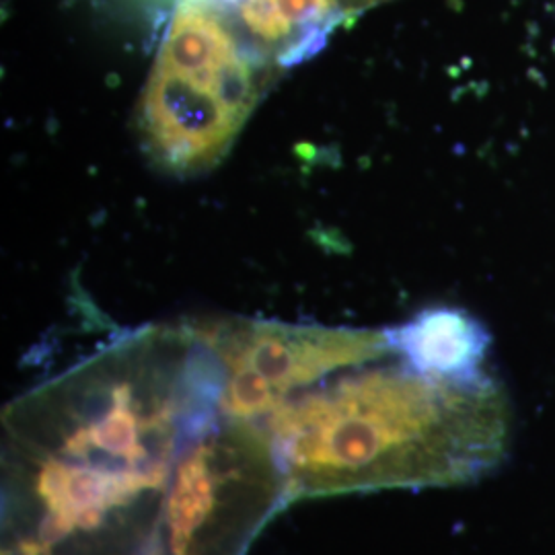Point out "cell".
<instances>
[{
	"instance_id": "obj_1",
	"label": "cell",
	"mask_w": 555,
	"mask_h": 555,
	"mask_svg": "<svg viewBox=\"0 0 555 555\" xmlns=\"http://www.w3.org/2000/svg\"><path fill=\"white\" fill-rule=\"evenodd\" d=\"M199 321L144 325L23 393L2 414L11 555H149L183 449L220 410Z\"/></svg>"
},
{
	"instance_id": "obj_2",
	"label": "cell",
	"mask_w": 555,
	"mask_h": 555,
	"mask_svg": "<svg viewBox=\"0 0 555 555\" xmlns=\"http://www.w3.org/2000/svg\"><path fill=\"white\" fill-rule=\"evenodd\" d=\"M259 422L291 504L469 483L498 467L511 444V405L494 378L465 387L401 362L348 369Z\"/></svg>"
},
{
	"instance_id": "obj_3",
	"label": "cell",
	"mask_w": 555,
	"mask_h": 555,
	"mask_svg": "<svg viewBox=\"0 0 555 555\" xmlns=\"http://www.w3.org/2000/svg\"><path fill=\"white\" fill-rule=\"evenodd\" d=\"M280 73L219 11L178 0L140 93L144 155L178 178L210 171Z\"/></svg>"
},
{
	"instance_id": "obj_4",
	"label": "cell",
	"mask_w": 555,
	"mask_h": 555,
	"mask_svg": "<svg viewBox=\"0 0 555 555\" xmlns=\"http://www.w3.org/2000/svg\"><path fill=\"white\" fill-rule=\"evenodd\" d=\"M274 442L256 420L217 417L179 456L163 502L159 555H247L288 506Z\"/></svg>"
},
{
	"instance_id": "obj_5",
	"label": "cell",
	"mask_w": 555,
	"mask_h": 555,
	"mask_svg": "<svg viewBox=\"0 0 555 555\" xmlns=\"http://www.w3.org/2000/svg\"><path fill=\"white\" fill-rule=\"evenodd\" d=\"M199 325L222 371L220 410L241 420L259 422L327 378L393 357L385 330L243 318Z\"/></svg>"
},
{
	"instance_id": "obj_6",
	"label": "cell",
	"mask_w": 555,
	"mask_h": 555,
	"mask_svg": "<svg viewBox=\"0 0 555 555\" xmlns=\"http://www.w3.org/2000/svg\"><path fill=\"white\" fill-rule=\"evenodd\" d=\"M219 11L278 70L313 59L337 29L389 0H192Z\"/></svg>"
},
{
	"instance_id": "obj_7",
	"label": "cell",
	"mask_w": 555,
	"mask_h": 555,
	"mask_svg": "<svg viewBox=\"0 0 555 555\" xmlns=\"http://www.w3.org/2000/svg\"><path fill=\"white\" fill-rule=\"evenodd\" d=\"M385 332L391 354L422 377L465 387L492 380L486 373L492 336L465 309L428 307Z\"/></svg>"
},
{
	"instance_id": "obj_8",
	"label": "cell",
	"mask_w": 555,
	"mask_h": 555,
	"mask_svg": "<svg viewBox=\"0 0 555 555\" xmlns=\"http://www.w3.org/2000/svg\"><path fill=\"white\" fill-rule=\"evenodd\" d=\"M149 555H159V552H157V545H153V550H151V554Z\"/></svg>"
}]
</instances>
